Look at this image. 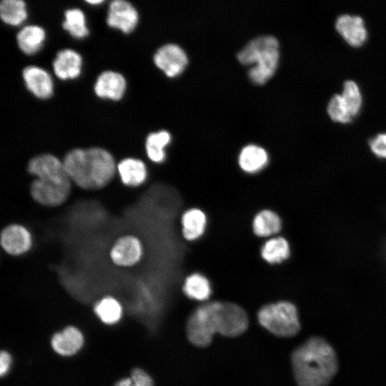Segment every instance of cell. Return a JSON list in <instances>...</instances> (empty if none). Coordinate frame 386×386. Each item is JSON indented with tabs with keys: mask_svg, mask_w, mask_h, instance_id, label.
<instances>
[{
	"mask_svg": "<svg viewBox=\"0 0 386 386\" xmlns=\"http://www.w3.org/2000/svg\"><path fill=\"white\" fill-rule=\"evenodd\" d=\"M62 161L73 184L86 191L107 187L117 174L114 157L101 147L73 149L65 154Z\"/></svg>",
	"mask_w": 386,
	"mask_h": 386,
	"instance_id": "6da1fadb",
	"label": "cell"
},
{
	"mask_svg": "<svg viewBox=\"0 0 386 386\" xmlns=\"http://www.w3.org/2000/svg\"><path fill=\"white\" fill-rule=\"evenodd\" d=\"M291 360L299 386H326L337 371L335 352L322 337L308 339L292 352Z\"/></svg>",
	"mask_w": 386,
	"mask_h": 386,
	"instance_id": "7a4b0ae2",
	"label": "cell"
},
{
	"mask_svg": "<svg viewBox=\"0 0 386 386\" xmlns=\"http://www.w3.org/2000/svg\"><path fill=\"white\" fill-rule=\"evenodd\" d=\"M279 43L272 36H263L251 40L237 54L243 64H254L248 72L249 79L262 84L274 73L279 61Z\"/></svg>",
	"mask_w": 386,
	"mask_h": 386,
	"instance_id": "3957f363",
	"label": "cell"
},
{
	"mask_svg": "<svg viewBox=\"0 0 386 386\" xmlns=\"http://www.w3.org/2000/svg\"><path fill=\"white\" fill-rule=\"evenodd\" d=\"M257 318L263 327L278 337H293L300 330L297 309L288 301L264 305L257 312Z\"/></svg>",
	"mask_w": 386,
	"mask_h": 386,
	"instance_id": "277c9868",
	"label": "cell"
},
{
	"mask_svg": "<svg viewBox=\"0 0 386 386\" xmlns=\"http://www.w3.org/2000/svg\"><path fill=\"white\" fill-rule=\"evenodd\" d=\"M219 301L205 302L195 308L186 325L188 340L197 347L209 345L216 333H219Z\"/></svg>",
	"mask_w": 386,
	"mask_h": 386,
	"instance_id": "5b68a950",
	"label": "cell"
},
{
	"mask_svg": "<svg viewBox=\"0 0 386 386\" xmlns=\"http://www.w3.org/2000/svg\"><path fill=\"white\" fill-rule=\"evenodd\" d=\"M72 184L69 176L33 177L29 191L32 199L39 205L56 208L67 202L72 191Z\"/></svg>",
	"mask_w": 386,
	"mask_h": 386,
	"instance_id": "8992f818",
	"label": "cell"
},
{
	"mask_svg": "<svg viewBox=\"0 0 386 386\" xmlns=\"http://www.w3.org/2000/svg\"><path fill=\"white\" fill-rule=\"evenodd\" d=\"M144 252L142 240L136 235L125 234L113 242L109 251V258L117 267L131 268L142 261Z\"/></svg>",
	"mask_w": 386,
	"mask_h": 386,
	"instance_id": "52a82bcc",
	"label": "cell"
},
{
	"mask_svg": "<svg viewBox=\"0 0 386 386\" xmlns=\"http://www.w3.org/2000/svg\"><path fill=\"white\" fill-rule=\"evenodd\" d=\"M32 246V234L22 224H11L0 231V247L9 256L24 255L31 249Z\"/></svg>",
	"mask_w": 386,
	"mask_h": 386,
	"instance_id": "ba28073f",
	"label": "cell"
},
{
	"mask_svg": "<svg viewBox=\"0 0 386 386\" xmlns=\"http://www.w3.org/2000/svg\"><path fill=\"white\" fill-rule=\"evenodd\" d=\"M219 334L225 337H237L242 334L248 327L246 312L236 303L220 301Z\"/></svg>",
	"mask_w": 386,
	"mask_h": 386,
	"instance_id": "9c48e42d",
	"label": "cell"
},
{
	"mask_svg": "<svg viewBox=\"0 0 386 386\" xmlns=\"http://www.w3.org/2000/svg\"><path fill=\"white\" fill-rule=\"evenodd\" d=\"M154 61L157 66L169 77H174L182 73L188 62L185 51L174 44L161 46L155 53Z\"/></svg>",
	"mask_w": 386,
	"mask_h": 386,
	"instance_id": "30bf717a",
	"label": "cell"
},
{
	"mask_svg": "<svg viewBox=\"0 0 386 386\" xmlns=\"http://www.w3.org/2000/svg\"><path fill=\"white\" fill-rule=\"evenodd\" d=\"M138 12L132 4L124 0H114L110 3L107 24L124 33L131 32L138 22Z\"/></svg>",
	"mask_w": 386,
	"mask_h": 386,
	"instance_id": "8fae6325",
	"label": "cell"
},
{
	"mask_svg": "<svg viewBox=\"0 0 386 386\" xmlns=\"http://www.w3.org/2000/svg\"><path fill=\"white\" fill-rule=\"evenodd\" d=\"M117 170L122 184L129 188H137L146 183L149 170L140 159L126 157L117 164Z\"/></svg>",
	"mask_w": 386,
	"mask_h": 386,
	"instance_id": "7c38bea8",
	"label": "cell"
},
{
	"mask_svg": "<svg viewBox=\"0 0 386 386\" xmlns=\"http://www.w3.org/2000/svg\"><path fill=\"white\" fill-rule=\"evenodd\" d=\"M180 224L184 239L189 242H196L205 234L208 227V217L203 209L191 207L182 213Z\"/></svg>",
	"mask_w": 386,
	"mask_h": 386,
	"instance_id": "4fadbf2b",
	"label": "cell"
},
{
	"mask_svg": "<svg viewBox=\"0 0 386 386\" xmlns=\"http://www.w3.org/2000/svg\"><path fill=\"white\" fill-rule=\"evenodd\" d=\"M26 172L34 178L68 176L63 161L51 154H41L32 157L28 162Z\"/></svg>",
	"mask_w": 386,
	"mask_h": 386,
	"instance_id": "5bb4252c",
	"label": "cell"
},
{
	"mask_svg": "<svg viewBox=\"0 0 386 386\" xmlns=\"http://www.w3.org/2000/svg\"><path fill=\"white\" fill-rule=\"evenodd\" d=\"M269 162V154L265 149L252 144L244 146L237 157L239 169L250 175L264 171L268 167Z\"/></svg>",
	"mask_w": 386,
	"mask_h": 386,
	"instance_id": "9a60e30c",
	"label": "cell"
},
{
	"mask_svg": "<svg viewBox=\"0 0 386 386\" xmlns=\"http://www.w3.org/2000/svg\"><path fill=\"white\" fill-rule=\"evenodd\" d=\"M84 344L83 333L74 326L66 327L55 333L51 340V345L54 352L64 357L76 355L83 347Z\"/></svg>",
	"mask_w": 386,
	"mask_h": 386,
	"instance_id": "2e32d148",
	"label": "cell"
},
{
	"mask_svg": "<svg viewBox=\"0 0 386 386\" xmlns=\"http://www.w3.org/2000/svg\"><path fill=\"white\" fill-rule=\"evenodd\" d=\"M335 28L342 38L352 46H362L367 39V29L360 16L340 15L336 20Z\"/></svg>",
	"mask_w": 386,
	"mask_h": 386,
	"instance_id": "e0dca14e",
	"label": "cell"
},
{
	"mask_svg": "<svg viewBox=\"0 0 386 386\" xmlns=\"http://www.w3.org/2000/svg\"><path fill=\"white\" fill-rule=\"evenodd\" d=\"M282 224L279 213L272 209H264L254 215L252 222V229L255 237L267 239L279 235Z\"/></svg>",
	"mask_w": 386,
	"mask_h": 386,
	"instance_id": "ac0fdd59",
	"label": "cell"
},
{
	"mask_svg": "<svg viewBox=\"0 0 386 386\" xmlns=\"http://www.w3.org/2000/svg\"><path fill=\"white\" fill-rule=\"evenodd\" d=\"M23 78L27 89L36 96L47 99L53 93V82L50 74L44 69L29 66L23 70Z\"/></svg>",
	"mask_w": 386,
	"mask_h": 386,
	"instance_id": "d6986e66",
	"label": "cell"
},
{
	"mask_svg": "<svg viewBox=\"0 0 386 386\" xmlns=\"http://www.w3.org/2000/svg\"><path fill=\"white\" fill-rule=\"evenodd\" d=\"M94 89L96 94L101 98L119 100L125 91L126 80L119 73L105 71L98 76Z\"/></svg>",
	"mask_w": 386,
	"mask_h": 386,
	"instance_id": "ffe728a7",
	"label": "cell"
},
{
	"mask_svg": "<svg viewBox=\"0 0 386 386\" xmlns=\"http://www.w3.org/2000/svg\"><path fill=\"white\" fill-rule=\"evenodd\" d=\"M290 242L281 235L265 239L260 248L261 258L272 266L282 264L290 258Z\"/></svg>",
	"mask_w": 386,
	"mask_h": 386,
	"instance_id": "44dd1931",
	"label": "cell"
},
{
	"mask_svg": "<svg viewBox=\"0 0 386 386\" xmlns=\"http://www.w3.org/2000/svg\"><path fill=\"white\" fill-rule=\"evenodd\" d=\"M182 290L184 295L190 300L205 302L212 295V283L204 274L194 272L184 277Z\"/></svg>",
	"mask_w": 386,
	"mask_h": 386,
	"instance_id": "7402d4cb",
	"label": "cell"
},
{
	"mask_svg": "<svg viewBox=\"0 0 386 386\" xmlns=\"http://www.w3.org/2000/svg\"><path fill=\"white\" fill-rule=\"evenodd\" d=\"M81 56L69 49L59 51L53 62L54 71L61 79L77 77L81 73Z\"/></svg>",
	"mask_w": 386,
	"mask_h": 386,
	"instance_id": "603a6c76",
	"label": "cell"
},
{
	"mask_svg": "<svg viewBox=\"0 0 386 386\" xmlns=\"http://www.w3.org/2000/svg\"><path fill=\"white\" fill-rule=\"evenodd\" d=\"M93 310L98 318L107 325L118 323L124 314L121 302L111 295L104 296L96 302L93 306Z\"/></svg>",
	"mask_w": 386,
	"mask_h": 386,
	"instance_id": "cb8c5ba5",
	"label": "cell"
},
{
	"mask_svg": "<svg viewBox=\"0 0 386 386\" xmlns=\"http://www.w3.org/2000/svg\"><path fill=\"white\" fill-rule=\"evenodd\" d=\"M43 28L36 25L23 27L17 34L19 47L25 54L31 55L40 50L45 39Z\"/></svg>",
	"mask_w": 386,
	"mask_h": 386,
	"instance_id": "d4e9b609",
	"label": "cell"
},
{
	"mask_svg": "<svg viewBox=\"0 0 386 386\" xmlns=\"http://www.w3.org/2000/svg\"><path fill=\"white\" fill-rule=\"evenodd\" d=\"M171 142V135L167 131L150 133L145 142V151L147 157L155 164H161L166 159L165 147Z\"/></svg>",
	"mask_w": 386,
	"mask_h": 386,
	"instance_id": "484cf974",
	"label": "cell"
},
{
	"mask_svg": "<svg viewBox=\"0 0 386 386\" xmlns=\"http://www.w3.org/2000/svg\"><path fill=\"white\" fill-rule=\"evenodd\" d=\"M0 15L6 24L19 25L27 17L25 3L21 0H3L0 4Z\"/></svg>",
	"mask_w": 386,
	"mask_h": 386,
	"instance_id": "4316f807",
	"label": "cell"
},
{
	"mask_svg": "<svg viewBox=\"0 0 386 386\" xmlns=\"http://www.w3.org/2000/svg\"><path fill=\"white\" fill-rule=\"evenodd\" d=\"M65 19L63 27L72 36L75 38H84L89 30L86 25L85 16L83 11L79 9H67L64 13Z\"/></svg>",
	"mask_w": 386,
	"mask_h": 386,
	"instance_id": "83f0119b",
	"label": "cell"
},
{
	"mask_svg": "<svg viewBox=\"0 0 386 386\" xmlns=\"http://www.w3.org/2000/svg\"><path fill=\"white\" fill-rule=\"evenodd\" d=\"M341 95L350 113L354 117L358 114L362 105V96L357 84L352 80L346 81Z\"/></svg>",
	"mask_w": 386,
	"mask_h": 386,
	"instance_id": "f1b7e54d",
	"label": "cell"
},
{
	"mask_svg": "<svg viewBox=\"0 0 386 386\" xmlns=\"http://www.w3.org/2000/svg\"><path fill=\"white\" fill-rule=\"evenodd\" d=\"M327 113L333 121L340 123H348L353 118L341 94H335L330 99L327 105Z\"/></svg>",
	"mask_w": 386,
	"mask_h": 386,
	"instance_id": "f546056e",
	"label": "cell"
},
{
	"mask_svg": "<svg viewBox=\"0 0 386 386\" xmlns=\"http://www.w3.org/2000/svg\"><path fill=\"white\" fill-rule=\"evenodd\" d=\"M114 386H155V382L148 372L137 367L132 370L130 377L119 380Z\"/></svg>",
	"mask_w": 386,
	"mask_h": 386,
	"instance_id": "4dcf8cb0",
	"label": "cell"
},
{
	"mask_svg": "<svg viewBox=\"0 0 386 386\" xmlns=\"http://www.w3.org/2000/svg\"><path fill=\"white\" fill-rule=\"evenodd\" d=\"M371 151L378 157L386 159V133L379 134L369 142Z\"/></svg>",
	"mask_w": 386,
	"mask_h": 386,
	"instance_id": "1f68e13d",
	"label": "cell"
},
{
	"mask_svg": "<svg viewBox=\"0 0 386 386\" xmlns=\"http://www.w3.org/2000/svg\"><path fill=\"white\" fill-rule=\"evenodd\" d=\"M13 358L6 350H0V377L6 375L11 368Z\"/></svg>",
	"mask_w": 386,
	"mask_h": 386,
	"instance_id": "d6a6232c",
	"label": "cell"
},
{
	"mask_svg": "<svg viewBox=\"0 0 386 386\" xmlns=\"http://www.w3.org/2000/svg\"><path fill=\"white\" fill-rule=\"evenodd\" d=\"M102 0H87L86 2L91 4H98L102 3Z\"/></svg>",
	"mask_w": 386,
	"mask_h": 386,
	"instance_id": "836d02e7",
	"label": "cell"
}]
</instances>
